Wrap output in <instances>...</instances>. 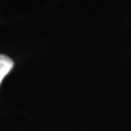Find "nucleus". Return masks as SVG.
I'll return each instance as SVG.
<instances>
[{"mask_svg": "<svg viewBox=\"0 0 131 131\" xmlns=\"http://www.w3.org/2000/svg\"><path fill=\"white\" fill-rule=\"evenodd\" d=\"M13 68V61L8 56L0 55V84L6 75L9 73Z\"/></svg>", "mask_w": 131, "mask_h": 131, "instance_id": "obj_1", "label": "nucleus"}]
</instances>
